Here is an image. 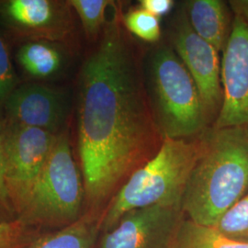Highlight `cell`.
I'll list each match as a JSON object with an SVG mask.
<instances>
[{"label":"cell","instance_id":"obj_1","mask_svg":"<svg viewBox=\"0 0 248 248\" xmlns=\"http://www.w3.org/2000/svg\"><path fill=\"white\" fill-rule=\"evenodd\" d=\"M122 18L114 7L78 75V152L85 213L100 216L126 180L155 155L164 141Z\"/></svg>","mask_w":248,"mask_h":248},{"label":"cell","instance_id":"obj_2","mask_svg":"<svg viewBox=\"0 0 248 248\" xmlns=\"http://www.w3.org/2000/svg\"><path fill=\"white\" fill-rule=\"evenodd\" d=\"M248 192V131L230 127L204 133L182 199L186 218L214 227Z\"/></svg>","mask_w":248,"mask_h":248},{"label":"cell","instance_id":"obj_3","mask_svg":"<svg viewBox=\"0 0 248 248\" xmlns=\"http://www.w3.org/2000/svg\"><path fill=\"white\" fill-rule=\"evenodd\" d=\"M200 150L201 139H164L155 155L133 172L108 204L100 217V231L112 229L124 213L133 209L181 206Z\"/></svg>","mask_w":248,"mask_h":248},{"label":"cell","instance_id":"obj_4","mask_svg":"<svg viewBox=\"0 0 248 248\" xmlns=\"http://www.w3.org/2000/svg\"><path fill=\"white\" fill-rule=\"evenodd\" d=\"M150 105L163 139H186L203 132L209 119L191 75L174 49L161 46L149 62Z\"/></svg>","mask_w":248,"mask_h":248},{"label":"cell","instance_id":"obj_5","mask_svg":"<svg viewBox=\"0 0 248 248\" xmlns=\"http://www.w3.org/2000/svg\"><path fill=\"white\" fill-rule=\"evenodd\" d=\"M85 213V186L72 151L68 127L59 133L37 180L30 202L18 220L32 228L62 229Z\"/></svg>","mask_w":248,"mask_h":248},{"label":"cell","instance_id":"obj_6","mask_svg":"<svg viewBox=\"0 0 248 248\" xmlns=\"http://www.w3.org/2000/svg\"><path fill=\"white\" fill-rule=\"evenodd\" d=\"M75 15L68 0H0V31L19 45L44 41L70 51Z\"/></svg>","mask_w":248,"mask_h":248},{"label":"cell","instance_id":"obj_7","mask_svg":"<svg viewBox=\"0 0 248 248\" xmlns=\"http://www.w3.org/2000/svg\"><path fill=\"white\" fill-rule=\"evenodd\" d=\"M58 135L6 123L5 182L17 219L30 202Z\"/></svg>","mask_w":248,"mask_h":248},{"label":"cell","instance_id":"obj_8","mask_svg":"<svg viewBox=\"0 0 248 248\" xmlns=\"http://www.w3.org/2000/svg\"><path fill=\"white\" fill-rule=\"evenodd\" d=\"M186 215L181 206L153 205L133 209L103 232L98 248H171Z\"/></svg>","mask_w":248,"mask_h":248},{"label":"cell","instance_id":"obj_9","mask_svg":"<svg viewBox=\"0 0 248 248\" xmlns=\"http://www.w3.org/2000/svg\"><path fill=\"white\" fill-rule=\"evenodd\" d=\"M1 112L7 124L57 134L68 127V95L64 89L53 85L28 81L14 89Z\"/></svg>","mask_w":248,"mask_h":248},{"label":"cell","instance_id":"obj_10","mask_svg":"<svg viewBox=\"0 0 248 248\" xmlns=\"http://www.w3.org/2000/svg\"><path fill=\"white\" fill-rule=\"evenodd\" d=\"M173 43L178 57L195 82L209 121L213 116L218 117L222 104L219 52L196 33L186 11L176 21Z\"/></svg>","mask_w":248,"mask_h":248},{"label":"cell","instance_id":"obj_11","mask_svg":"<svg viewBox=\"0 0 248 248\" xmlns=\"http://www.w3.org/2000/svg\"><path fill=\"white\" fill-rule=\"evenodd\" d=\"M222 104L214 128L248 124V22L234 17L221 64Z\"/></svg>","mask_w":248,"mask_h":248},{"label":"cell","instance_id":"obj_12","mask_svg":"<svg viewBox=\"0 0 248 248\" xmlns=\"http://www.w3.org/2000/svg\"><path fill=\"white\" fill-rule=\"evenodd\" d=\"M68 51L64 46L50 42H26L19 45L16 61L29 81L46 83L60 75Z\"/></svg>","mask_w":248,"mask_h":248},{"label":"cell","instance_id":"obj_13","mask_svg":"<svg viewBox=\"0 0 248 248\" xmlns=\"http://www.w3.org/2000/svg\"><path fill=\"white\" fill-rule=\"evenodd\" d=\"M186 17L196 33L218 51H223L230 35L229 15L220 0H192L186 4Z\"/></svg>","mask_w":248,"mask_h":248},{"label":"cell","instance_id":"obj_14","mask_svg":"<svg viewBox=\"0 0 248 248\" xmlns=\"http://www.w3.org/2000/svg\"><path fill=\"white\" fill-rule=\"evenodd\" d=\"M100 215L85 213L78 222L59 230L40 234L20 248H95L100 231Z\"/></svg>","mask_w":248,"mask_h":248},{"label":"cell","instance_id":"obj_15","mask_svg":"<svg viewBox=\"0 0 248 248\" xmlns=\"http://www.w3.org/2000/svg\"><path fill=\"white\" fill-rule=\"evenodd\" d=\"M171 248H248V244L227 239L214 227L200 225L186 218Z\"/></svg>","mask_w":248,"mask_h":248},{"label":"cell","instance_id":"obj_16","mask_svg":"<svg viewBox=\"0 0 248 248\" xmlns=\"http://www.w3.org/2000/svg\"><path fill=\"white\" fill-rule=\"evenodd\" d=\"M87 39L98 42L106 25V12L108 7L114 4L108 0H68Z\"/></svg>","mask_w":248,"mask_h":248},{"label":"cell","instance_id":"obj_17","mask_svg":"<svg viewBox=\"0 0 248 248\" xmlns=\"http://www.w3.org/2000/svg\"><path fill=\"white\" fill-rule=\"evenodd\" d=\"M214 228L227 239L248 244V192L222 215Z\"/></svg>","mask_w":248,"mask_h":248},{"label":"cell","instance_id":"obj_18","mask_svg":"<svg viewBox=\"0 0 248 248\" xmlns=\"http://www.w3.org/2000/svg\"><path fill=\"white\" fill-rule=\"evenodd\" d=\"M124 26L144 42L155 43L160 39L159 18L141 9L129 10L123 16Z\"/></svg>","mask_w":248,"mask_h":248},{"label":"cell","instance_id":"obj_19","mask_svg":"<svg viewBox=\"0 0 248 248\" xmlns=\"http://www.w3.org/2000/svg\"><path fill=\"white\" fill-rule=\"evenodd\" d=\"M19 85L8 40L0 31V111L10 94Z\"/></svg>","mask_w":248,"mask_h":248},{"label":"cell","instance_id":"obj_20","mask_svg":"<svg viewBox=\"0 0 248 248\" xmlns=\"http://www.w3.org/2000/svg\"><path fill=\"white\" fill-rule=\"evenodd\" d=\"M32 227H29L19 220L0 222V248H20L40 234Z\"/></svg>","mask_w":248,"mask_h":248},{"label":"cell","instance_id":"obj_21","mask_svg":"<svg viewBox=\"0 0 248 248\" xmlns=\"http://www.w3.org/2000/svg\"><path fill=\"white\" fill-rule=\"evenodd\" d=\"M5 128L6 123L0 116V222L17 220L5 182Z\"/></svg>","mask_w":248,"mask_h":248},{"label":"cell","instance_id":"obj_22","mask_svg":"<svg viewBox=\"0 0 248 248\" xmlns=\"http://www.w3.org/2000/svg\"><path fill=\"white\" fill-rule=\"evenodd\" d=\"M174 6L173 0H142L140 8L159 18L168 14Z\"/></svg>","mask_w":248,"mask_h":248},{"label":"cell","instance_id":"obj_23","mask_svg":"<svg viewBox=\"0 0 248 248\" xmlns=\"http://www.w3.org/2000/svg\"><path fill=\"white\" fill-rule=\"evenodd\" d=\"M229 5L236 18L248 22V0H232Z\"/></svg>","mask_w":248,"mask_h":248}]
</instances>
